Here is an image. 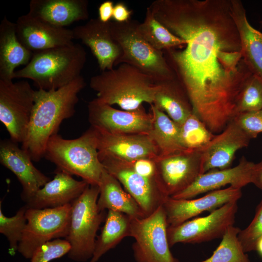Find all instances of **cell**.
I'll return each instance as SVG.
<instances>
[{"label":"cell","instance_id":"cell-1","mask_svg":"<svg viewBox=\"0 0 262 262\" xmlns=\"http://www.w3.org/2000/svg\"><path fill=\"white\" fill-rule=\"evenodd\" d=\"M155 18L183 40L163 51L195 114L213 134L236 115L241 91L252 75L242 58L230 0H156Z\"/></svg>","mask_w":262,"mask_h":262},{"label":"cell","instance_id":"cell-2","mask_svg":"<svg viewBox=\"0 0 262 262\" xmlns=\"http://www.w3.org/2000/svg\"><path fill=\"white\" fill-rule=\"evenodd\" d=\"M85 85V80L81 75L59 89L35 90L27 132L21 144V148L33 162H38L44 158L49 138L58 133L64 120L74 115L78 94Z\"/></svg>","mask_w":262,"mask_h":262},{"label":"cell","instance_id":"cell-3","mask_svg":"<svg viewBox=\"0 0 262 262\" xmlns=\"http://www.w3.org/2000/svg\"><path fill=\"white\" fill-rule=\"evenodd\" d=\"M86 60L85 49L74 43L35 52L26 66L15 71L13 79H30L38 89H57L81 75Z\"/></svg>","mask_w":262,"mask_h":262},{"label":"cell","instance_id":"cell-4","mask_svg":"<svg viewBox=\"0 0 262 262\" xmlns=\"http://www.w3.org/2000/svg\"><path fill=\"white\" fill-rule=\"evenodd\" d=\"M89 85L100 101L126 111L136 110L144 102L152 104L155 90L152 78L126 63L93 76Z\"/></svg>","mask_w":262,"mask_h":262},{"label":"cell","instance_id":"cell-5","mask_svg":"<svg viewBox=\"0 0 262 262\" xmlns=\"http://www.w3.org/2000/svg\"><path fill=\"white\" fill-rule=\"evenodd\" d=\"M44 158L56 166L55 170L81 177L90 185H98L103 166L98 157L91 127L80 137L63 138L58 133L49 140Z\"/></svg>","mask_w":262,"mask_h":262},{"label":"cell","instance_id":"cell-6","mask_svg":"<svg viewBox=\"0 0 262 262\" xmlns=\"http://www.w3.org/2000/svg\"><path fill=\"white\" fill-rule=\"evenodd\" d=\"M139 23L131 19L123 23L110 22L112 36L122 52L116 66L131 65L152 78L154 82L176 77L163 51L153 48L141 35Z\"/></svg>","mask_w":262,"mask_h":262},{"label":"cell","instance_id":"cell-7","mask_svg":"<svg viewBox=\"0 0 262 262\" xmlns=\"http://www.w3.org/2000/svg\"><path fill=\"white\" fill-rule=\"evenodd\" d=\"M99 193L98 185H89L71 204L69 230L65 239L70 246L68 256L75 261L85 262L93 256L97 231L106 218L104 211H100L97 205Z\"/></svg>","mask_w":262,"mask_h":262},{"label":"cell","instance_id":"cell-8","mask_svg":"<svg viewBox=\"0 0 262 262\" xmlns=\"http://www.w3.org/2000/svg\"><path fill=\"white\" fill-rule=\"evenodd\" d=\"M130 237L135 262H180L172 254L167 230L168 225L163 205L150 215L130 216Z\"/></svg>","mask_w":262,"mask_h":262},{"label":"cell","instance_id":"cell-9","mask_svg":"<svg viewBox=\"0 0 262 262\" xmlns=\"http://www.w3.org/2000/svg\"><path fill=\"white\" fill-rule=\"evenodd\" d=\"M71 204L45 209L27 207V224L17 251L27 259L45 243L56 239L66 238L68 234Z\"/></svg>","mask_w":262,"mask_h":262},{"label":"cell","instance_id":"cell-10","mask_svg":"<svg viewBox=\"0 0 262 262\" xmlns=\"http://www.w3.org/2000/svg\"><path fill=\"white\" fill-rule=\"evenodd\" d=\"M35 90L27 80L0 79V121L16 143H22L34 104Z\"/></svg>","mask_w":262,"mask_h":262},{"label":"cell","instance_id":"cell-11","mask_svg":"<svg viewBox=\"0 0 262 262\" xmlns=\"http://www.w3.org/2000/svg\"><path fill=\"white\" fill-rule=\"evenodd\" d=\"M237 210V201H233L207 216L168 226L167 233L170 247L180 243L198 244L222 238L227 229L233 225Z\"/></svg>","mask_w":262,"mask_h":262},{"label":"cell","instance_id":"cell-12","mask_svg":"<svg viewBox=\"0 0 262 262\" xmlns=\"http://www.w3.org/2000/svg\"><path fill=\"white\" fill-rule=\"evenodd\" d=\"M98 157L103 167L119 181L146 216L152 213L168 197L156 178L149 179L139 175L129 162L99 154Z\"/></svg>","mask_w":262,"mask_h":262},{"label":"cell","instance_id":"cell-13","mask_svg":"<svg viewBox=\"0 0 262 262\" xmlns=\"http://www.w3.org/2000/svg\"><path fill=\"white\" fill-rule=\"evenodd\" d=\"M156 180L167 196L188 187L203 174L201 149L185 150L155 159Z\"/></svg>","mask_w":262,"mask_h":262},{"label":"cell","instance_id":"cell-14","mask_svg":"<svg viewBox=\"0 0 262 262\" xmlns=\"http://www.w3.org/2000/svg\"><path fill=\"white\" fill-rule=\"evenodd\" d=\"M87 109L91 126L108 132L149 134L152 129V115L143 105L134 110H120L96 98Z\"/></svg>","mask_w":262,"mask_h":262},{"label":"cell","instance_id":"cell-15","mask_svg":"<svg viewBox=\"0 0 262 262\" xmlns=\"http://www.w3.org/2000/svg\"><path fill=\"white\" fill-rule=\"evenodd\" d=\"M99 154L131 162L140 158L155 159L158 151L147 134L112 133L91 126Z\"/></svg>","mask_w":262,"mask_h":262},{"label":"cell","instance_id":"cell-16","mask_svg":"<svg viewBox=\"0 0 262 262\" xmlns=\"http://www.w3.org/2000/svg\"><path fill=\"white\" fill-rule=\"evenodd\" d=\"M30 156L10 139L1 140L0 163L16 177L22 191V199L29 201L50 179L33 165Z\"/></svg>","mask_w":262,"mask_h":262},{"label":"cell","instance_id":"cell-17","mask_svg":"<svg viewBox=\"0 0 262 262\" xmlns=\"http://www.w3.org/2000/svg\"><path fill=\"white\" fill-rule=\"evenodd\" d=\"M242 196L241 189L232 187L210 192L195 199L167 197L163 204L168 226L179 225L205 211L212 212L224 204L238 201Z\"/></svg>","mask_w":262,"mask_h":262},{"label":"cell","instance_id":"cell-18","mask_svg":"<svg viewBox=\"0 0 262 262\" xmlns=\"http://www.w3.org/2000/svg\"><path fill=\"white\" fill-rule=\"evenodd\" d=\"M16 25L18 40L33 53L73 43L72 29L54 26L28 13L19 16Z\"/></svg>","mask_w":262,"mask_h":262},{"label":"cell","instance_id":"cell-19","mask_svg":"<svg viewBox=\"0 0 262 262\" xmlns=\"http://www.w3.org/2000/svg\"><path fill=\"white\" fill-rule=\"evenodd\" d=\"M255 164L244 156L233 167L213 169L200 175L186 189L171 197L176 199H191L201 194L220 189L227 185L241 189L252 183Z\"/></svg>","mask_w":262,"mask_h":262},{"label":"cell","instance_id":"cell-20","mask_svg":"<svg viewBox=\"0 0 262 262\" xmlns=\"http://www.w3.org/2000/svg\"><path fill=\"white\" fill-rule=\"evenodd\" d=\"M72 30L74 39L81 40L90 49L102 71L116 66L122 52L112 36L110 22L104 23L98 18H92Z\"/></svg>","mask_w":262,"mask_h":262},{"label":"cell","instance_id":"cell-21","mask_svg":"<svg viewBox=\"0 0 262 262\" xmlns=\"http://www.w3.org/2000/svg\"><path fill=\"white\" fill-rule=\"evenodd\" d=\"M250 138L232 120L201 149L202 171L229 168L236 152L248 146Z\"/></svg>","mask_w":262,"mask_h":262},{"label":"cell","instance_id":"cell-22","mask_svg":"<svg viewBox=\"0 0 262 262\" xmlns=\"http://www.w3.org/2000/svg\"><path fill=\"white\" fill-rule=\"evenodd\" d=\"M55 172L53 179L26 203L28 208L42 209L72 204L89 185L85 180H76L64 172L55 170Z\"/></svg>","mask_w":262,"mask_h":262},{"label":"cell","instance_id":"cell-23","mask_svg":"<svg viewBox=\"0 0 262 262\" xmlns=\"http://www.w3.org/2000/svg\"><path fill=\"white\" fill-rule=\"evenodd\" d=\"M87 0H32L28 13L54 26L65 28L89 16Z\"/></svg>","mask_w":262,"mask_h":262},{"label":"cell","instance_id":"cell-24","mask_svg":"<svg viewBox=\"0 0 262 262\" xmlns=\"http://www.w3.org/2000/svg\"><path fill=\"white\" fill-rule=\"evenodd\" d=\"M231 14L241 42L242 58L252 74L262 81V33L249 23L240 0H230Z\"/></svg>","mask_w":262,"mask_h":262},{"label":"cell","instance_id":"cell-25","mask_svg":"<svg viewBox=\"0 0 262 262\" xmlns=\"http://www.w3.org/2000/svg\"><path fill=\"white\" fill-rule=\"evenodd\" d=\"M154 83L152 104L180 126L193 113L186 90L176 77Z\"/></svg>","mask_w":262,"mask_h":262},{"label":"cell","instance_id":"cell-26","mask_svg":"<svg viewBox=\"0 0 262 262\" xmlns=\"http://www.w3.org/2000/svg\"><path fill=\"white\" fill-rule=\"evenodd\" d=\"M33 54L18 40L16 23L4 16L0 24V79L12 80L15 68L26 66Z\"/></svg>","mask_w":262,"mask_h":262},{"label":"cell","instance_id":"cell-27","mask_svg":"<svg viewBox=\"0 0 262 262\" xmlns=\"http://www.w3.org/2000/svg\"><path fill=\"white\" fill-rule=\"evenodd\" d=\"M98 186L97 205L100 211L112 210L137 218L146 216L134 198L123 189L119 181L104 167Z\"/></svg>","mask_w":262,"mask_h":262},{"label":"cell","instance_id":"cell-28","mask_svg":"<svg viewBox=\"0 0 262 262\" xmlns=\"http://www.w3.org/2000/svg\"><path fill=\"white\" fill-rule=\"evenodd\" d=\"M153 121L149 135L154 143L159 156H164L187 150L182 146L180 126L165 113L150 104Z\"/></svg>","mask_w":262,"mask_h":262},{"label":"cell","instance_id":"cell-29","mask_svg":"<svg viewBox=\"0 0 262 262\" xmlns=\"http://www.w3.org/2000/svg\"><path fill=\"white\" fill-rule=\"evenodd\" d=\"M100 234L96 240L95 249L89 262H97L104 254L115 247L126 237L130 236V216L108 210Z\"/></svg>","mask_w":262,"mask_h":262},{"label":"cell","instance_id":"cell-30","mask_svg":"<svg viewBox=\"0 0 262 262\" xmlns=\"http://www.w3.org/2000/svg\"><path fill=\"white\" fill-rule=\"evenodd\" d=\"M138 29L143 37L159 51L180 47L185 43L183 40L174 35L158 21L148 7L144 21L139 23Z\"/></svg>","mask_w":262,"mask_h":262},{"label":"cell","instance_id":"cell-31","mask_svg":"<svg viewBox=\"0 0 262 262\" xmlns=\"http://www.w3.org/2000/svg\"><path fill=\"white\" fill-rule=\"evenodd\" d=\"M240 230L233 225L230 226L212 255L199 262H250L238 238Z\"/></svg>","mask_w":262,"mask_h":262},{"label":"cell","instance_id":"cell-32","mask_svg":"<svg viewBox=\"0 0 262 262\" xmlns=\"http://www.w3.org/2000/svg\"><path fill=\"white\" fill-rule=\"evenodd\" d=\"M214 136L193 113L180 126V142L187 150L202 149Z\"/></svg>","mask_w":262,"mask_h":262},{"label":"cell","instance_id":"cell-33","mask_svg":"<svg viewBox=\"0 0 262 262\" xmlns=\"http://www.w3.org/2000/svg\"><path fill=\"white\" fill-rule=\"evenodd\" d=\"M0 206V232L7 239L9 244V253L13 255L17 251L26 224V205L20 208L16 214L11 217L5 216Z\"/></svg>","mask_w":262,"mask_h":262},{"label":"cell","instance_id":"cell-34","mask_svg":"<svg viewBox=\"0 0 262 262\" xmlns=\"http://www.w3.org/2000/svg\"><path fill=\"white\" fill-rule=\"evenodd\" d=\"M262 109V81L252 74L246 82L239 94L236 104V115Z\"/></svg>","mask_w":262,"mask_h":262},{"label":"cell","instance_id":"cell-35","mask_svg":"<svg viewBox=\"0 0 262 262\" xmlns=\"http://www.w3.org/2000/svg\"><path fill=\"white\" fill-rule=\"evenodd\" d=\"M238 236L246 253L255 250L257 243L262 236V199L256 209L253 219L246 228L241 229Z\"/></svg>","mask_w":262,"mask_h":262},{"label":"cell","instance_id":"cell-36","mask_svg":"<svg viewBox=\"0 0 262 262\" xmlns=\"http://www.w3.org/2000/svg\"><path fill=\"white\" fill-rule=\"evenodd\" d=\"M70 250V244L65 239H54L39 247L30 259L31 262H49L67 254Z\"/></svg>","mask_w":262,"mask_h":262},{"label":"cell","instance_id":"cell-37","mask_svg":"<svg viewBox=\"0 0 262 262\" xmlns=\"http://www.w3.org/2000/svg\"><path fill=\"white\" fill-rule=\"evenodd\" d=\"M250 139L262 132V109L236 115L232 119Z\"/></svg>","mask_w":262,"mask_h":262},{"label":"cell","instance_id":"cell-38","mask_svg":"<svg viewBox=\"0 0 262 262\" xmlns=\"http://www.w3.org/2000/svg\"><path fill=\"white\" fill-rule=\"evenodd\" d=\"M155 159L140 158L129 163L133 170L139 175L149 179H155L156 176Z\"/></svg>","mask_w":262,"mask_h":262},{"label":"cell","instance_id":"cell-39","mask_svg":"<svg viewBox=\"0 0 262 262\" xmlns=\"http://www.w3.org/2000/svg\"><path fill=\"white\" fill-rule=\"evenodd\" d=\"M132 10L129 9L123 2H118L114 6L112 18L114 21L123 23L130 20Z\"/></svg>","mask_w":262,"mask_h":262},{"label":"cell","instance_id":"cell-40","mask_svg":"<svg viewBox=\"0 0 262 262\" xmlns=\"http://www.w3.org/2000/svg\"><path fill=\"white\" fill-rule=\"evenodd\" d=\"M114 6V3L111 0L102 2L98 7V18L104 23L110 22L113 17Z\"/></svg>","mask_w":262,"mask_h":262},{"label":"cell","instance_id":"cell-41","mask_svg":"<svg viewBox=\"0 0 262 262\" xmlns=\"http://www.w3.org/2000/svg\"><path fill=\"white\" fill-rule=\"evenodd\" d=\"M252 183L262 190V159L258 163L255 164Z\"/></svg>","mask_w":262,"mask_h":262},{"label":"cell","instance_id":"cell-42","mask_svg":"<svg viewBox=\"0 0 262 262\" xmlns=\"http://www.w3.org/2000/svg\"><path fill=\"white\" fill-rule=\"evenodd\" d=\"M255 250L262 257V236L259 239L257 243Z\"/></svg>","mask_w":262,"mask_h":262},{"label":"cell","instance_id":"cell-43","mask_svg":"<svg viewBox=\"0 0 262 262\" xmlns=\"http://www.w3.org/2000/svg\"><path fill=\"white\" fill-rule=\"evenodd\" d=\"M260 26L262 27V20L260 21Z\"/></svg>","mask_w":262,"mask_h":262}]
</instances>
